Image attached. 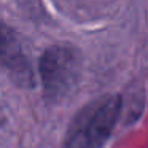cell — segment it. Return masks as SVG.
Wrapping results in <instances>:
<instances>
[{
	"label": "cell",
	"mask_w": 148,
	"mask_h": 148,
	"mask_svg": "<svg viewBox=\"0 0 148 148\" xmlns=\"http://www.w3.org/2000/svg\"><path fill=\"white\" fill-rule=\"evenodd\" d=\"M121 97L103 96L84 105L67 129L64 148H100L118 121Z\"/></svg>",
	"instance_id": "obj_1"
},
{
	"label": "cell",
	"mask_w": 148,
	"mask_h": 148,
	"mask_svg": "<svg viewBox=\"0 0 148 148\" xmlns=\"http://www.w3.org/2000/svg\"><path fill=\"white\" fill-rule=\"evenodd\" d=\"M81 73V58L70 45H53L40 58V75L48 99L59 100L77 84Z\"/></svg>",
	"instance_id": "obj_2"
},
{
	"label": "cell",
	"mask_w": 148,
	"mask_h": 148,
	"mask_svg": "<svg viewBox=\"0 0 148 148\" xmlns=\"http://www.w3.org/2000/svg\"><path fill=\"white\" fill-rule=\"evenodd\" d=\"M0 62L7 67L11 78L21 86H32L34 77L13 30L0 21Z\"/></svg>",
	"instance_id": "obj_3"
}]
</instances>
